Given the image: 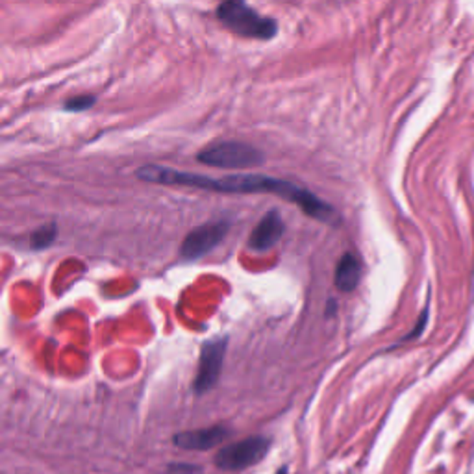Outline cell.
<instances>
[{
  "instance_id": "8fae6325",
  "label": "cell",
  "mask_w": 474,
  "mask_h": 474,
  "mask_svg": "<svg viewBox=\"0 0 474 474\" xmlns=\"http://www.w3.org/2000/svg\"><path fill=\"white\" fill-rule=\"evenodd\" d=\"M95 101H96L95 95L72 96V98L65 101V104H63V110L65 111H86V110H89V108H93Z\"/></svg>"
},
{
  "instance_id": "3957f363",
  "label": "cell",
  "mask_w": 474,
  "mask_h": 474,
  "mask_svg": "<svg viewBox=\"0 0 474 474\" xmlns=\"http://www.w3.org/2000/svg\"><path fill=\"white\" fill-rule=\"evenodd\" d=\"M197 159L204 165L217 169H247L261 165L264 154L249 143L220 141L198 152Z\"/></svg>"
},
{
  "instance_id": "30bf717a",
  "label": "cell",
  "mask_w": 474,
  "mask_h": 474,
  "mask_svg": "<svg viewBox=\"0 0 474 474\" xmlns=\"http://www.w3.org/2000/svg\"><path fill=\"white\" fill-rule=\"evenodd\" d=\"M54 239H56V225L50 222V225L41 226L39 230H35L34 234H32V247H34L35 250L47 249V247L52 244Z\"/></svg>"
},
{
  "instance_id": "ba28073f",
  "label": "cell",
  "mask_w": 474,
  "mask_h": 474,
  "mask_svg": "<svg viewBox=\"0 0 474 474\" xmlns=\"http://www.w3.org/2000/svg\"><path fill=\"white\" fill-rule=\"evenodd\" d=\"M230 428L210 427L201 430H187L176 434L173 443L184 451H210L220 445L226 437H230Z\"/></svg>"
},
{
  "instance_id": "7a4b0ae2",
  "label": "cell",
  "mask_w": 474,
  "mask_h": 474,
  "mask_svg": "<svg viewBox=\"0 0 474 474\" xmlns=\"http://www.w3.org/2000/svg\"><path fill=\"white\" fill-rule=\"evenodd\" d=\"M215 15L226 28H230L241 38L267 41L278 34L276 21L265 17L259 11H256L252 6L239 2V0L222 2L220 6H217Z\"/></svg>"
},
{
  "instance_id": "7c38bea8",
  "label": "cell",
  "mask_w": 474,
  "mask_h": 474,
  "mask_svg": "<svg viewBox=\"0 0 474 474\" xmlns=\"http://www.w3.org/2000/svg\"><path fill=\"white\" fill-rule=\"evenodd\" d=\"M169 473L171 474H198L201 469L197 465L191 463H171L169 465Z\"/></svg>"
},
{
  "instance_id": "5b68a950",
  "label": "cell",
  "mask_w": 474,
  "mask_h": 474,
  "mask_svg": "<svg viewBox=\"0 0 474 474\" xmlns=\"http://www.w3.org/2000/svg\"><path fill=\"white\" fill-rule=\"evenodd\" d=\"M228 341L226 337H217L204 343L201 350V361H198V371L193 382V389L197 395L208 393L210 389L215 388L219 382L222 363H225V354Z\"/></svg>"
},
{
  "instance_id": "8992f818",
  "label": "cell",
  "mask_w": 474,
  "mask_h": 474,
  "mask_svg": "<svg viewBox=\"0 0 474 474\" xmlns=\"http://www.w3.org/2000/svg\"><path fill=\"white\" fill-rule=\"evenodd\" d=\"M230 230V222L226 220H217V222H206V225L198 226L193 232L186 235L180 247V256L186 261H197L202 256L219 247V243L226 237Z\"/></svg>"
},
{
  "instance_id": "9c48e42d",
  "label": "cell",
  "mask_w": 474,
  "mask_h": 474,
  "mask_svg": "<svg viewBox=\"0 0 474 474\" xmlns=\"http://www.w3.org/2000/svg\"><path fill=\"white\" fill-rule=\"evenodd\" d=\"M361 259L354 252H346L341 256L336 267V288L343 293H352L358 288L359 280H361Z\"/></svg>"
},
{
  "instance_id": "52a82bcc",
  "label": "cell",
  "mask_w": 474,
  "mask_h": 474,
  "mask_svg": "<svg viewBox=\"0 0 474 474\" xmlns=\"http://www.w3.org/2000/svg\"><path fill=\"white\" fill-rule=\"evenodd\" d=\"M283 232H286V222L280 217L276 210L269 211L261 217V220L258 222L252 234H250L249 247L254 252H267L282 239Z\"/></svg>"
},
{
  "instance_id": "6da1fadb",
  "label": "cell",
  "mask_w": 474,
  "mask_h": 474,
  "mask_svg": "<svg viewBox=\"0 0 474 474\" xmlns=\"http://www.w3.org/2000/svg\"><path fill=\"white\" fill-rule=\"evenodd\" d=\"M135 176L141 182L159 184V186H184L197 187V189H210L219 193H269L276 195L283 201L295 202L306 215L326 222V225H337L339 213L334 208L319 198L315 193L307 191L306 187L298 184L280 180V178L264 176V174H232V176L213 178L206 174L189 173V171H178L173 167H162V165H143L135 171Z\"/></svg>"
},
{
  "instance_id": "4fadbf2b",
  "label": "cell",
  "mask_w": 474,
  "mask_h": 474,
  "mask_svg": "<svg viewBox=\"0 0 474 474\" xmlns=\"http://www.w3.org/2000/svg\"><path fill=\"white\" fill-rule=\"evenodd\" d=\"M276 474H288V467H282V469L278 470Z\"/></svg>"
},
{
  "instance_id": "277c9868",
  "label": "cell",
  "mask_w": 474,
  "mask_h": 474,
  "mask_svg": "<svg viewBox=\"0 0 474 474\" xmlns=\"http://www.w3.org/2000/svg\"><path fill=\"white\" fill-rule=\"evenodd\" d=\"M271 448V439L264 436L247 437L243 441L222 446L215 454V465L222 470H243L259 463Z\"/></svg>"
}]
</instances>
